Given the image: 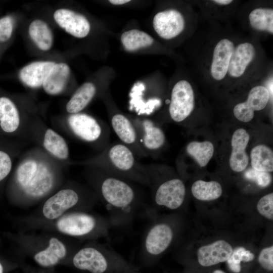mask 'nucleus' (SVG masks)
Listing matches in <instances>:
<instances>
[{
  "label": "nucleus",
  "mask_w": 273,
  "mask_h": 273,
  "mask_svg": "<svg viewBox=\"0 0 273 273\" xmlns=\"http://www.w3.org/2000/svg\"><path fill=\"white\" fill-rule=\"evenodd\" d=\"M94 162L103 170L116 176L145 182L149 179L145 164L140 163L132 151L121 142L110 143Z\"/></svg>",
  "instance_id": "f257e3e1"
},
{
  "label": "nucleus",
  "mask_w": 273,
  "mask_h": 273,
  "mask_svg": "<svg viewBox=\"0 0 273 273\" xmlns=\"http://www.w3.org/2000/svg\"><path fill=\"white\" fill-rule=\"evenodd\" d=\"M67 122L72 132L80 140L89 143H98L102 151L109 145L110 129L106 123L80 112L71 114Z\"/></svg>",
  "instance_id": "f03ea898"
},
{
  "label": "nucleus",
  "mask_w": 273,
  "mask_h": 273,
  "mask_svg": "<svg viewBox=\"0 0 273 273\" xmlns=\"http://www.w3.org/2000/svg\"><path fill=\"white\" fill-rule=\"evenodd\" d=\"M105 172L107 175L101 181L100 187L104 200L117 208L124 207L131 204L135 197L133 188L118 176Z\"/></svg>",
  "instance_id": "7ed1b4c3"
},
{
  "label": "nucleus",
  "mask_w": 273,
  "mask_h": 273,
  "mask_svg": "<svg viewBox=\"0 0 273 273\" xmlns=\"http://www.w3.org/2000/svg\"><path fill=\"white\" fill-rule=\"evenodd\" d=\"M129 117L135 128L140 144L148 156L163 146L166 141L165 134L154 121L141 116Z\"/></svg>",
  "instance_id": "20e7f679"
},
{
  "label": "nucleus",
  "mask_w": 273,
  "mask_h": 273,
  "mask_svg": "<svg viewBox=\"0 0 273 273\" xmlns=\"http://www.w3.org/2000/svg\"><path fill=\"white\" fill-rule=\"evenodd\" d=\"M195 106V97L191 84L185 80L178 81L172 88L169 113L175 122H180L192 113Z\"/></svg>",
  "instance_id": "39448f33"
},
{
  "label": "nucleus",
  "mask_w": 273,
  "mask_h": 273,
  "mask_svg": "<svg viewBox=\"0 0 273 273\" xmlns=\"http://www.w3.org/2000/svg\"><path fill=\"white\" fill-rule=\"evenodd\" d=\"M110 121L121 143L128 147L136 158L148 157L140 144L135 128L128 116L115 111L110 115Z\"/></svg>",
  "instance_id": "423d86ee"
},
{
  "label": "nucleus",
  "mask_w": 273,
  "mask_h": 273,
  "mask_svg": "<svg viewBox=\"0 0 273 273\" xmlns=\"http://www.w3.org/2000/svg\"><path fill=\"white\" fill-rule=\"evenodd\" d=\"M269 96L270 94L266 87L261 85L253 87L250 90L247 100L234 107V116L243 122L251 121L254 116L255 111H260L265 107Z\"/></svg>",
  "instance_id": "0eeeda50"
},
{
  "label": "nucleus",
  "mask_w": 273,
  "mask_h": 273,
  "mask_svg": "<svg viewBox=\"0 0 273 273\" xmlns=\"http://www.w3.org/2000/svg\"><path fill=\"white\" fill-rule=\"evenodd\" d=\"M185 24L183 15L174 9L159 12L153 20L155 31L165 39H170L178 35L183 31Z\"/></svg>",
  "instance_id": "6e6552de"
},
{
  "label": "nucleus",
  "mask_w": 273,
  "mask_h": 273,
  "mask_svg": "<svg viewBox=\"0 0 273 273\" xmlns=\"http://www.w3.org/2000/svg\"><path fill=\"white\" fill-rule=\"evenodd\" d=\"M54 18L62 28L74 37L83 38L89 32L90 25L87 19L72 10L58 9L54 13Z\"/></svg>",
  "instance_id": "1a4fd4ad"
},
{
  "label": "nucleus",
  "mask_w": 273,
  "mask_h": 273,
  "mask_svg": "<svg viewBox=\"0 0 273 273\" xmlns=\"http://www.w3.org/2000/svg\"><path fill=\"white\" fill-rule=\"evenodd\" d=\"M185 195L186 189L182 180L173 178L163 183L158 187L155 200L158 205L175 209L183 204Z\"/></svg>",
  "instance_id": "9d476101"
},
{
  "label": "nucleus",
  "mask_w": 273,
  "mask_h": 273,
  "mask_svg": "<svg viewBox=\"0 0 273 273\" xmlns=\"http://www.w3.org/2000/svg\"><path fill=\"white\" fill-rule=\"evenodd\" d=\"M78 200L79 196L75 191L62 190L46 201L42 208L43 214L48 219H56L75 206Z\"/></svg>",
  "instance_id": "9b49d317"
},
{
  "label": "nucleus",
  "mask_w": 273,
  "mask_h": 273,
  "mask_svg": "<svg viewBox=\"0 0 273 273\" xmlns=\"http://www.w3.org/2000/svg\"><path fill=\"white\" fill-rule=\"evenodd\" d=\"M96 225L95 219L84 213H73L60 218L57 228L61 233L72 236H81L89 233Z\"/></svg>",
  "instance_id": "f8f14e48"
},
{
  "label": "nucleus",
  "mask_w": 273,
  "mask_h": 273,
  "mask_svg": "<svg viewBox=\"0 0 273 273\" xmlns=\"http://www.w3.org/2000/svg\"><path fill=\"white\" fill-rule=\"evenodd\" d=\"M234 49L233 42L226 38L221 39L215 46L210 68L214 79L222 80L226 75Z\"/></svg>",
  "instance_id": "ddd939ff"
},
{
  "label": "nucleus",
  "mask_w": 273,
  "mask_h": 273,
  "mask_svg": "<svg viewBox=\"0 0 273 273\" xmlns=\"http://www.w3.org/2000/svg\"><path fill=\"white\" fill-rule=\"evenodd\" d=\"M249 139V134L243 128L237 129L232 135V150L229 163L231 169L235 172L244 170L248 164L249 158L246 149Z\"/></svg>",
  "instance_id": "4468645a"
},
{
  "label": "nucleus",
  "mask_w": 273,
  "mask_h": 273,
  "mask_svg": "<svg viewBox=\"0 0 273 273\" xmlns=\"http://www.w3.org/2000/svg\"><path fill=\"white\" fill-rule=\"evenodd\" d=\"M233 252L231 245L223 240L200 247L197 253L199 263L204 266H209L226 261Z\"/></svg>",
  "instance_id": "2eb2a0df"
},
{
  "label": "nucleus",
  "mask_w": 273,
  "mask_h": 273,
  "mask_svg": "<svg viewBox=\"0 0 273 273\" xmlns=\"http://www.w3.org/2000/svg\"><path fill=\"white\" fill-rule=\"evenodd\" d=\"M74 266L81 270H86L92 273H103L108 264L103 255L98 250L86 247L80 250L73 257Z\"/></svg>",
  "instance_id": "dca6fc26"
},
{
  "label": "nucleus",
  "mask_w": 273,
  "mask_h": 273,
  "mask_svg": "<svg viewBox=\"0 0 273 273\" xmlns=\"http://www.w3.org/2000/svg\"><path fill=\"white\" fill-rule=\"evenodd\" d=\"M56 63L50 61H35L24 67L20 71L21 80L27 86H40Z\"/></svg>",
  "instance_id": "f3484780"
},
{
  "label": "nucleus",
  "mask_w": 273,
  "mask_h": 273,
  "mask_svg": "<svg viewBox=\"0 0 273 273\" xmlns=\"http://www.w3.org/2000/svg\"><path fill=\"white\" fill-rule=\"evenodd\" d=\"M255 55V48L249 42L240 43L235 48L228 69L229 75L235 78L243 75Z\"/></svg>",
  "instance_id": "a211bd4d"
},
{
  "label": "nucleus",
  "mask_w": 273,
  "mask_h": 273,
  "mask_svg": "<svg viewBox=\"0 0 273 273\" xmlns=\"http://www.w3.org/2000/svg\"><path fill=\"white\" fill-rule=\"evenodd\" d=\"M173 236L171 228L166 224H158L148 233L145 246L150 254L157 255L165 251L169 245Z\"/></svg>",
  "instance_id": "6ab92c4d"
},
{
  "label": "nucleus",
  "mask_w": 273,
  "mask_h": 273,
  "mask_svg": "<svg viewBox=\"0 0 273 273\" xmlns=\"http://www.w3.org/2000/svg\"><path fill=\"white\" fill-rule=\"evenodd\" d=\"M70 73L68 65L64 63H56L43 83L45 92L52 95L61 93L67 83Z\"/></svg>",
  "instance_id": "aec40b11"
},
{
  "label": "nucleus",
  "mask_w": 273,
  "mask_h": 273,
  "mask_svg": "<svg viewBox=\"0 0 273 273\" xmlns=\"http://www.w3.org/2000/svg\"><path fill=\"white\" fill-rule=\"evenodd\" d=\"M66 254V249L63 243L56 238L49 241L48 247L37 253L34 259L42 267H51L57 264Z\"/></svg>",
  "instance_id": "412c9836"
},
{
  "label": "nucleus",
  "mask_w": 273,
  "mask_h": 273,
  "mask_svg": "<svg viewBox=\"0 0 273 273\" xmlns=\"http://www.w3.org/2000/svg\"><path fill=\"white\" fill-rule=\"evenodd\" d=\"M53 177L49 169L44 165L38 164L36 173L24 189L26 194L33 197H40L47 193L52 188Z\"/></svg>",
  "instance_id": "4be33fe9"
},
{
  "label": "nucleus",
  "mask_w": 273,
  "mask_h": 273,
  "mask_svg": "<svg viewBox=\"0 0 273 273\" xmlns=\"http://www.w3.org/2000/svg\"><path fill=\"white\" fill-rule=\"evenodd\" d=\"M97 93L92 82H85L79 87L66 105L67 111L72 114L79 113L90 102Z\"/></svg>",
  "instance_id": "5701e85b"
},
{
  "label": "nucleus",
  "mask_w": 273,
  "mask_h": 273,
  "mask_svg": "<svg viewBox=\"0 0 273 273\" xmlns=\"http://www.w3.org/2000/svg\"><path fill=\"white\" fill-rule=\"evenodd\" d=\"M20 118L14 103L6 97L0 98V125L7 132L15 131L19 126Z\"/></svg>",
  "instance_id": "b1692460"
},
{
  "label": "nucleus",
  "mask_w": 273,
  "mask_h": 273,
  "mask_svg": "<svg viewBox=\"0 0 273 273\" xmlns=\"http://www.w3.org/2000/svg\"><path fill=\"white\" fill-rule=\"evenodd\" d=\"M28 32L31 39L41 50L48 51L53 43V35L48 24L41 20H35L30 24Z\"/></svg>",
  "instance_id": "393cba45"
},
{
  "label": "nucleus",
  "mask_w": 273,
  "mask_h": 273,
  "mask_svg": "<svg viewBox=\"0 0 273 273\" xmlns=\"http://www.w3.org/2000/svg\"><path fill=\"white\" fill-rule=\"evenodd\" d=\"M252 168L262 172L273 171V152L268 147L259 145L254 147L250 153Z\"/></svg>",
  "instance_id": "a878e982"
},
{
  "label": "nucleus",
  "mask_w": 273,
  "mask_h": 273,
  "mask_svg": "<svg viewBox=\"0 0 273 273\" xmlns=\"http://www.w3.org/2000/svg\"><path fill=\"white\" fill-rule=\"evenodd\" d=\"M121 41L126 51L132 52L150 46L154 40L150 35L143 31L131 29L122 34Z\"/></svg>",
  "instance_id": "bb28decb"
},
{
  "label": "nucleus",
  "mask_w": 273,
  "mask_h": 273,
  "mask_svg": "<svg viewBox=\"0 0 273 273\" xmlns=\"http://www.w3.org/2000/svg\"><path fill=\"white\" fill-rule=\"evenodd\" d=\"M191 191L196 199L202 201H210L218 198L222 194V188L215 181H205L199 180L192 185Z\"/></svg>",
  "instance_id": "cd10ccee"
},
{
  "label": "nucleus",
  "mask_w": 273,
  "mask_h": 273,
  "mask_svg": "<svg viewBox=\"0 0 273 273\" xmlns=\"http://www.w3.org/2000/svg\"><path fill=\"white\" fill-rule=\"evenodd\" d=\"M251 26L258 31L273 33V10L268 8H256L249 15Z\"/></svg>",
  "instance_id": "c85d7f7f"
},
{
  "label": "nucleus",
  "mask_w": 273,
  "mask_h": 273,
  "mask_svg": "<svg viewBox=\"0 0 273 273\" xmlns=\"http://www.w3.org/2000/svg\"><path fill=\"white\" fill-rule=\"evenodd\" d=\"M43 146L47 150L57 158L65 159L68 156V148L65 141L51 129H48L45 133Z\"/></svg>",
  "instance_id": "c756f323"
},
{
  "label": "nucleus",
  "mask_w": 273,
  "mask_h": 273,
  "mask_svg": "<svg viewBox=\"0 0 273 273\" xmlns=\"http://www.w3.org/2000/svg\"><path fill=\"white\" fill-rule=\"evenodd\" d=\"M214 146L209 141L191 142L187 146V153L193 157L201 167L205 166L214 153Z\"/></svg>",
  "instance_id": "7c9ffc66"
},
{
  "label": "nucleus",
  "mask_w": 273,
  "mask_h": 273,
  "mask_svg": "<svg viewBox=\"0 0 273 273\" xmlns=\"http://www.w3.org/2000/svg\"><path fill=\"white\" fill-rule=\"evenodd\" d=\"M254 258L253 253L243 247H238L233 250L230 257L226 261L230 269L234 272L238 273L241 271V261H251Z\"/></svg>",
  "instance_id": "2f4dec72"
},
{
  "label": "nucleus",
  "mask_w": 273,
  "mask_h": 273,
  "mask_svg": "<svg viewBox=\"0 0 273 273\" xmlns=\"http://www.w3.org/2000/svg\"><path fill=\"white\" fill-rule=\"evenodd\" d=\"M38 164L33 160H28L21 164L17 171V179L19 185L24 188L35 176Z\"/></svg>",
  "instance_id": "473e14b6"
},
{
  "label": "nucleus",
  "mask_w": 273,
  "mask_h": 273,
  "mask_svg": "<svg viewBox=\"0 0 273 273\" xmlns=\"http://www.w3.org/2000/svg\"><path fill=\"white\" fill-rule=\"evenodd\" d=\"M244 175L246 179L262 188L268 186L271 181V176L269 172L259 171L252 168L247 170Z\"/></svg>",
  "instance_id": "72a5a7b5"
},
{
  "label": "nucleus",
  "mask_w": 273,
  "mask_h": 273,
  "mask_svg": "<svg viewBox=\"0 0 273 273\" xmlns=\"http://www.w3.org/2000/svg\"><path fill=\"white\" fill-rule=\"evenodd\" d=\"M258 211L265 218L273 219V194L269 193L262 197L257 205Z\"/></svg>",
  "instance_id": "f704fd0d"
},
{
  "label": "nucleus",
  "mask_w": 273,
  "mask_h": 273,
  "mask_svg": "<svg viewBox=\"0 0 273 273\" xmlns=\"http://www.w3.org/2000/svg\"><path fill=\"white\" fill-rule=\"evenodd\" d=\"M13 20L10 16L0 19V42L7 41L11 37L13 29Z\"/></svg>",
  "instance_id": "c9c22d12"
},
{
  "label": "nucleus",
  "mask_w": 273,
  "mask_h": 273,
  "mask_svg": "<svg viewBox=\"0 0 273 273\" xmlns=\"http://www.w3.org/2000/svg\"><path fill=\"white\" fill-rule=\"evenodd\" d=\"M258 261L261 266L268 270L273 269V246L264 248L258 256Z\"/></svg>",
  "instance_id": "e433bc0d"
},
{
  "label": "nucleus",
  "mask_w": 273,
  "mask_h": 273,
  "mask_svg": "<svg viewBox=\"0 0 273 273\" xmlns=\"http://www.w3.org/2000/svg\"><path fill=\"white\" fill-rule=\"evenodd\" d=\"M11 168L12 162L10 156L6 153L0 151V181L8 175Z\"/></svg>",
  "instance_id": "4c0bfd02"
},
{
  "label": "nucleus",
  "mask_w": 273,
  "mask_h": 273,
  "mask_svg": "<svg viewBox=\"0 0 273 273\" xmlns=\"http://www.w3.org/2000/svg\"><path fill=\"white\" fill-rule=\"evenodd\" d=\"M111 4L114 5H121L130 2L128 0H110L109 1Z\"/></svg>",
  "instance_id": "58836bf2"
},
{
  "label": "nucleus",
  "mask_w": 273,
  "mask_h": 273,
  "mask_svg": "<svg viewBox=\"0 0 273 273\" xmlns=\"http://www.w3.org/2000/svg\"><path fill=\"white\" fill-rule=\"evenodd\" d=\"M213 2L221 5H226L231 4L233 1L232 0H214L212 1Z\"/></svg>",
  "instance_id": "ea45409f"
},
{
  "label": "nucleus",
  "mask_w": 273,
  "mask_h": 273,
  "mask_svg": "<svg viewBox=\"0 0 273 273\" xmlns=\"http://www.w3.org/2000/svg\"><path fill=\"white\" fill-rule=\"evenodd\" d=\"M213 273H225V272L220 270H216L214 271Z\"/></svg>",
  "instance_id": "a19ab883"
},
{
  "label": "nucleus",
  "mask_w": 273,
  "mask_h": 273,
  "mask_svg": "<svg viewBox=\"0 0 273 273\" xmlns=\"http://www.w3.org/2000/svg\"><path fill=\"white\" fill-rule=\"evenodd\" d=\"M3 271H4V269H3V265L0 262V273H3Z\"/></svg>",
  "instance_id": "79ce46f5"
}]
</instances>
